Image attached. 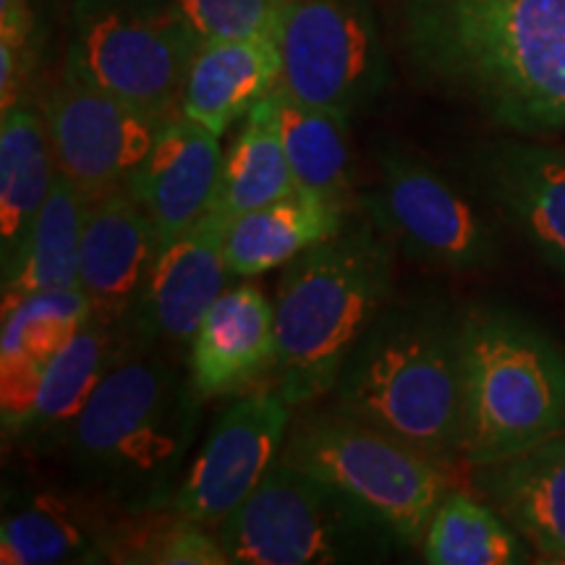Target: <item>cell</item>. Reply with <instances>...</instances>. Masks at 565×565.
<instances>
[{"label": "cell", "mask_w": 565, "mask_h": 565, "mask_svg": "<svg viewBox=\"0 0 565 565\" xmlns=\"http://www.w3.org/2000/svg\"><path fill=\"white\" fill-rule=\"evenodd\" d=\"M108 545L110 526L51 494L6 513L0 526L3 565L108 563Z\"/></svg>", "instance_id": "obj_27"}, {"label": "cell", "mask_w": 565, "mask_h": 565, "mask_svg": "<svg viewBox=\"0 0 565 565\" xmlns=\"http://www.w3.org/2000/svg\"><path fill=\"white\" fill-rule=\"evenodd\" d=\"M223 154L221 137L181 113L160 126L129 189L152 215L162 244L194 228L212 210L221 186Z\"/></svg>", "instance_id": "obj_16"}, {"label": "cell", "mask_w": 565, "mask_h": 565, "mask_svg": "<svg viewBox=\"0 0 565 565\" xmlns=\"http://www.w3.org/2000/svg\"><path fill=\"white\" fill-rule=\"evenodd\" d=\"M296 183L280 139L278 89L254 108L238 126L223 154L221 186L210 212L231 223L257 207L294 194Z\"/></svg>", "instance_id": "obj_25"}, {"label": "cell", "mask_w": 565, "mask_h": 565, "mask_svg": "<svg viewBox=\"0 0 565 565\" xmlns=\"http://www.w3.org/2000/svg\"><path fill=\"white\" fill-rule=\"evenodd\" d=\"M345 217L343 204L294 192L233 217L225 228V263L233 278H257L335 236Z\"/></svg>", "instance_id": "obj_22"}, {"label": "cell", "mask_w": 565, "mask_h": 565, "mask_svg": "<svg viewBox=\"0 0 565 565\" xmlns=\"http://www.w3.org/2000/svg\"><path fill=\"white\" fill-rule=\"evenodd\" d=\"M124 320L92 309L76 335L55 353L34 385L30 404L6 427V435L26 445H58L79 419L92 393L124 356Z\"/></svg>", "instance_id": "obj_18"}, {"label": "cell", "mask_w": 565, "mask_h": 565, "mask_svg": "<svg viewBox=\"0 0 565 565\" xmlns=\"http://www.w3.org/2000/svg\"><path fill=\"white\" fill-rule=\"evenodd\" d=\"M110 526L108 563L129 565H228L215 529L175 513L141 508Z\"/></svg>", "instance_id": "obj_29"}, {"label": "cell", "mask_w": 565, "mask_h": 565, "mask_svg": "<svg viewBox=\"0 0 565 565\" xmlns=\"http://www.w3.org/2000/svg\"><path fill=\"white\" fill-rule=\"evenodd\" d=\"M475 487L550 563H565V435L471 466Z\"/></svg>", "instance_id": "obj_19"}, {"label": "cell", "mask_w": 565, "mask_h": 565, "mask_svg": "<svg viewBox=\"0 0 565 565\" xmlns=\"http://www.w3.org/2000/svg\"><path fill=\"white\" fill-rule=\"evenodd\" d=\"M55 179L51 137L42 110L17 103L0 116V254L3 267L24 242Z\"/></svg>", "instance_id": "obj_23"}, {"label": "cell", "mask_w": 565, "mask_h": 565, "mask_svg": "<svg viewBox=\"0 0 565 565\" xmlns=\"http://www.w3.org/2000/svg\"><path fill=\"white\" fill-rule=\"evenodd\" d=\"M492 202L555 270L565 275V150L508 139L479 154Z\"/></svg>", "instance_id": "obj_17"}, {"label": "cell", "mask_w": 565, "mask_h": 565, "mask_svg": "<svg viewBox=\"0 0 565 565\" xmlns=\"http://www.w3.org/2000/svg\"><path fill=\"white\" fill-rule=\"evenodd\" d=\"M278 87L280 53L275 34L202 40L183 84L181 116L225 137Z\"/></svg>", "instance_id": "obj_20"}, {"label": "cell", "mask_w": 565, "mask_h": 565, "mask_svg": "<svg viewBox=\"0 0 565 565\" xmlns=\"http://www.w3.org/2000/svg\"><path fill=\"white\" fill-rule=\"evenodd\" d=\"M278 121L296 192L345 207L356 181L349 121L338 113L294 100L282 89H278Z\"/></svg>", "instance_id": "obj_26"}, {"label": "cell", "mask_w": 565, "mask_h": 565, "mask_svg": "<svg viewBox=\"0 0 565 565\" xmlns=\"http://www.w3.org/2000/svg\"><path fill=\"white\" fill-rule=\"evenodd\" d=\"M200 34L175 0H74L66 63L166 124L181 113Z\"/></svg>", "instance_id": "obj_8"}, {"label": "cell", "mask_w": 565, "mask_h": 565, "mask_svg": "<svg viewBox=\"0 0 565 565\" xmlns=\"http://www.w3.org/2000/svg\"><path fill=\"white\" fill-rule=\"evenodd\" d=\"M215 534L233 565L374 561L398 545L362 508L282 458Z\"/></svg>", "instance_id": "obj_7"}, {"label": "cell", "mask_w": 565, "mask_h": 565, "mask_svg": "<svg viewBox=\"0 0 565 565\" xmlns=\"http://www.w3.org/2000/svg\"><path fill=\"white\" fill-rule=\"evenodd\" d=\"M393 252L391 236L362 210L286 265L275 294V387L294 408L330 395L353 349L391 307Z\"/></svg>", "instance_id": "obj_2"}, {"label": "cell", "mask_w": 565, "mask_h": 565, "mask_svg": "<svg viewBox=\"0 0 565 565\" xmlns=\"http://www.w3.org/2000/svg\"><path fill=\"white\" fill-rule=\"evenodd\" d=\"M391 242L416 263L448 273L494 265L498 236L471 200L408 152H377V186L362 200Z\"/></svg>", "instance_id": "obj_10"}, {"label": "cell", "mask_w": 565, "mask_h": 565, "mask_svg": "<svg viewBox=\"0 0 565 565\" xmlns=\"http://www.w3.org/2000/svg\"><path fill=\"white\" fill-rule=\"evenodd\" d=\"M162 249L152 215L131 189L89 202L82 231L79 288L92 309L126 320L145 291Z\"/></svg>", "instance_id": "obj_14"}, {"label": "cell", "mask_w": 565, "mask_h": 565, "mask_svg": "<svg viewBox=\"0 0 565 565\" xmlns=\"http://www.w3.org/2000/svg\"><path fill=\"white\" fill-rule=\"evenodd\" d=\"M424 89L519 137L565 131V0H387Z\"/></svg>", "instance_id": "obj_1"}, {"label": "cell", "mask_w": 565, "mask_h": 565, "mask_svg": "<svg viewBox=\"0 0 565 565\" xmlns=\"http://www.w3.org/2000/svg\"><path fill=\"white\" fill-rule=\"evenodd\" d=\"M280 458L349 498L401 547H422L450 492L448 463L335 408L294 419Z\"/></svg>", "instance_id": "obj_6"}, {"label": "cell", "mask_w": 565, "mask_h": 565, "mask_svg": "<svg viewBox=\"0 0 565 565\" xmlns=\"http://www.w3.org/2000/svg\"><path fill=\"white\" fill-rule=\"evenodd\" d=\"M458 458L482 466L565 433V353L503 309L461 320Z\"/></svg>", "instance_id": "obj_5"}, {"label": "cell", "mask_w": 565, "mask_h": 565, "mask_svg": "<svg viewBox=\"0 0 565 565\" xmlns=\"http://www.w3.org/2000/svg\"><path fill=\"white\" fill-rule=\"evenodd\" d=\"M200 40L273 34V0H175Z\"/></svg>", "instance_id": "obj_30"}, {"label": "cell", "mask_w": 565, "mask_h": 565, "mask_svg": "<svg viewBox=\"0 0 565 565\" xmlns=\"http://www.w3.org/2000/svg\"><path fill=\"white\" fill-rule=\"evenodd\" d=\"M192 374L158 351L131 349L113 364L66 437L71 463L110 500L166 505L200 424Z\"/></svg>", "instance_id": "obj_3"}, {"label": "cell", "mask_w": 565, "mask_h": 565, "mask_svg": "<svg viewBox=\"0 0 565 565\" xmlns=\"http://www.w3.org/2000/svg\"><path fill=\"white\" fill-rule=\"evenodd\" d=\"M278 366L275 301L257 286L225 288L189 349V374L202 401L249 393Z\"/></svg>", "instance_id": "obj_15"}, {"label": "cell", "mask_w": 565, "mask_h": 565, "mask_svg": "<svg viewBox=\"0 0 565 565\" xmlns=\"http://www.w3.org/2000/svg\"><path fill=\"white\" fill-rule=\"evenodd\" d=\"M89 312L92 303L82 288L38 291L6 303L0 330L3 429L24 412L42 370L76 335Z\"/></svg>", "instance_id": "obj_21"}, {"label": "cell", "mask_w": 565, "mask_h": 565, "mask_svg": "<svg viewBox=\"0 0 565 565\" xmlns=\"http://www.w3.org/2000/svg\"><path fill=\"white\" fill-rule=\"evenodd\" d=\"M40 110L58 175L74 183L87 202L131 186L162 126L84 79L68 63Z\"/></svg>", "instance_id": "obj_11"}, {"label": "cell", "mask_w": 565, "mask_h": 565, "mask_svg": "<svg viewBox=\"0 0 565 565\" xmlns=\"http://www.w3.org/2000/svg\"><path fill=\"white\" fill-rule=\"evenodd\" d=\"M228 223L207 212L194 228L162 244L145 291L126 320L147 343L189 351L212 303L221 299L233 278L225 263Z\"/></svg>", "instance_id": "obj_13"}, {"label": "cell", "mask_w": 565, "mask_h": 565, "mask_svg": "<svg viewBox=\"0 0 565 565\" xmlns=\"http://www.w3.org/2000/svg\"><path fill=\"white\" fill-rule=\"evenodd\" d=\"M422 555L433 565H515L529 561L532 545L490 503L450 490L424 534Z\"/></svg>", "instance_id": "obj_28"}, {"label": "cell", "mask_w": 565, "mask_h": 565, "mask_svg": "<svg viewBox=\"0 0 565 565\" xmlns=\"http://www.w3.org/2000/svg\"><path fill=\"white\" fill-rule=\"evenodd\" d=\"M461 320L429 303L387 307L338 374L333 408L450 463L461 437Z\"/></svg>", "instance_id": "obj_4"}, {"label": "cell", "mask_w": 565, "mask_h": 565, "mask_svg": "<svg viewBox=\"0 0 565 565\" xmlns=\"http://www.w3.org/2000/svg\"><path fill=\"white\" fill-rule=\"evenodd\" d=\"M280 87L345 121L370 110L391 82L370 0H273Z\"/></svg>", "instance_id": "obj_9"}, {"label": "cell", "mask_w": 565, "mask_h": 565, "mask_svg": "<svg viewBox=\"0 0 565 565\" xmlns=\"http://www.w3.org/2000/svg\"><path fill=\"white\" fill-rule=\"evenodd\" d=\"M291 424L294 406L278 387L244 393L212 424L168 508L207 529L221 526L278 461Z\"/></svg>", "instance_id": "obj_12"}, {"label": "cell", "mask_w": 565, "mask_h": 565, "mask_svg": "<svg viewBox=\"0 0 565 565\" xmlns=\"http://www.w3.org/2000/svg\"><path fill=\"white\" fill-rule=\"evenodd\" d=\"M89 202L58 175L24 242L3 267V307L21 296L55 288H79L82 231Z\"/></svg>", "instance_id": "obj_24"}]
</instances>
